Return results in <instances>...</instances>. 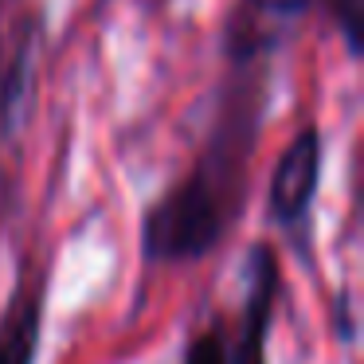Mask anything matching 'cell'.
<instances>
[{
	"label": "cell",
	"instance_id": "3957f363",
	"mask_svg": "<svg viewBox=\"0 0 364 364\" xmlns=\"http://www.w3.org/2000/svg\"><path fill=\"white\" fill-rule=\"evenodd\" d=\"M243 309H239V333L235 345L228 348V364H267V341L274 325V306H278V255L274 247L255 243L243 267Z\"/></svg>",
	"mask_w": 364,
	"mask_h": 364
},
{
	"label": "cell",
	"instance_id": "7a4b0ae2",
	"mask_svg": "<svg viewBox=\"0 0 364 364\" xmlns=\"http://www.w3.org/2000/svg\"><path fill=\"white\" fill-rule=\"evenodd\" d=\"M317 184H321V134L314 126H301L294 141L282 149L270 176V220L286 228L298 239V228L309 223V208H314Z\"/></svg>",
	"mask_w": 364,
	"mask_h": 364
},
{
	"label": "cell",
	"instance_id": "5b68a950",
	"mask_svg": "<svg viewBox=\"0 0 364 364\" xmlns=\"http://www.w3.org/2000/svg\"><path fill=\"white\" fill-rule=\"evenodd\" d=\"M325 9H329L348 55L360 59V51H364V0H325Z\"/></svg>",
	"mask_w": 364,
	"mask_h": 364
},
{
	"label": "cell",
	"instance_id": "ba28073f",
	"mask_svg": "<svg viewBox=\"0 0 364 364\" xmlns=\"http://www.w3.org/2000/svg\"><path fill=\"white\" fill-rule=\"evenodd\" d=\"M333 321H337V337H341V341H353V321H348V294H345V290L337 294V314H333Z\"/></svg>",
	"mask_w": 364,
	"mask_h": 364
},
{
	"label": "cell",
	"instance_id": "9c48e42d",
	"mask_svg": "<svg viewBox=\"0 0 364 364\" xmlns=\"http://www.w3.org/2000/svg\"><path fill=\"white\" fill-rule=\"evenodd\" d=\"M0 12H4V0H0Z\"/></svg>",
	"mask_w": 364,
	"mask_h": 364
},
{
	"label": "cell",
	"instance_id": "52a82bcc",
	"mask_svg": "<svg viewBox=\"0 0 364 364\" xmlns=\"http://www.w3.org/2000/svg\"><path fill=\"white\" fill-rule=\"evenodd\" d=\"M243 4L247 12H255L262 20H298L314 0H243Z\"/></svg>",
	"mask_w": 364,
	"mask_h": 364
},
{
	"label": "cell",
	"instance_id": "8992f818",
	"mask_svg": "<svg viewBox=\"0 0 364 364\" xmlns=\"http://www.w3.org/2000/svg\"><path fill=\"white\" fill-rule=\"evenodd\" d=\"M184 364H228V333H223L220 321L204 325V329L188 341Z\"/></svg>",
	"mask_w": 364,
	"mask_h": 364
},
{
	"label": "cell",
	"instance_id": "277c9868",
	"mask_svg": "<svg viewBox=\"0 0 364 364\" xmlns=\"http://www.w3.org/2000/svg\"><path fill=\"white\" fill-rule=\"evenodd\" d=\"M43 329V282H28L12 294L0 317V364H36Z\"/></svg>",
	"mask_w": 364,
	"mask_h": 364
},
{
	"label": "cell",
	"instance_id": "6da1fadb",
	"mask_svg": "<svg viewBox=\"0 0 364 364\" xmlns=\"http://www.w3.org/2000/svg\"><path fill=\"white\" fill-rule=\"evenodd\" d=\"M235 215L196 173H188L145 208L141 255L149 262H196L220 247Z\"/></svg>",
	"mask_w": 364,
	"mask_h": 364
}]
</instances>
